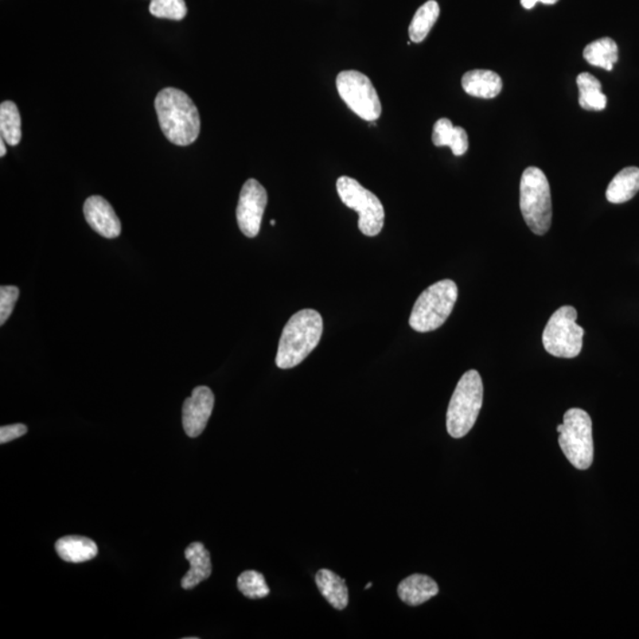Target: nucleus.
Wrapping results in <instances>:
<instances>
[{
    "mask_svg": "<svg viewBox=\"0 0 639 639\" xmlns=\"http://www.w3.org/2000/svg\"><path fill=\"white\" fill-rule=\"evenodd\" d=\"M639 191V169L638 167H626L617 175H614L606 190V200L613 204H623V202L633 200Z\"/></svg>",
    "mask_w": 639,
    "mask_h": 639,
    "instance_id": "nucleus-19",
    "label": "nucleus"
},
{
    "mask_svg": "<svg viewBox=\"0 0 639 639\" xmlns=\"http://www.w3.org/2000/svg\"><path fill=\"white\" fill-rule=\"evenodd\" d=\"M579 88V104L585 111H603L607 104V97L602 92V84L598 79L588 73L580 74L576 77Z\"/></svg>",
    "mask_w": 639,
    "mask_h": 639,
    "instance_id": "nucleus-21",
    "label": "nucleus"
},
{
    "mask_svg": "<svg viewBox=\"0 0 639 639\" xmlns=\"http://www.w3.org/2000/svg\"><path fill=\"white\" fill-rule=\"evenodd\" d=\"M578 313L572 306H564L548 320L543 334V344L549 354L556 358L573 359L583 349L585 330L576 323Z\"/></svg>",
    "mask_w": 639,
    "mask_h": 639,
    "instance_id": "nucleus-7",
    "label": "nucleus"
},
{
    "mask_svg": "<svg viewBox=\"0 0 639 639\" xmlns=\"http://www.w3.org/2000/svg\"><path fill=\"white\" fill-rule=\"evenodd\" d=\"M150 13L157 18L182 21L186 17L185 0H152Z\"/></svg>",
    "mask_w": 639,
    "mask_h": 639,
    "instance_id": "nucleus-25",
    "label": "nucleus"
},
{
    "mask_svg": "<svg viewBox=\"0 0 639 639\" xmlns=\"http://www.w3.org/2000/svg\"><path fill=\"white\" fill-rule=\"evenodd\" d=\"M462 87L467 95L494 99L502 91V80L492 70L475 69L463 75Z\"/></svg>",
    "mask_w": 639,
    "mask_h": 639,
    "instance_id": "nucleus-14",
    "label": "nucleus"
},
{
    "mask_svg": "<svg viewBox=\"0 0 639 639\" xmlns=\"http://www.w3.org/2000/svg\"><path fill=\"white\" fill-rule=\"evenodd\" d=\"M559 446L571 465L586 470L594 463L595 446L592 419L582 408H570L564 416V423L556 428Z\"/></svg>",
    "mask_w": 639,
    "mask_h": 639,
    "instance_id": "nucleus-6",
    "label": "nucleus"
},
{
    "mask_svg": "<svg viewBox=\"0 0 639 639\" xmlns=\"http://www.w3.org/2000/svg\"><path fill=\"white\" fill-rule=\"evenodd\" d=\"M432 143L437 147H450L456 157L466 154L469 148V139L466 130L462 127H455L447 118L439 119L435 123Z\"/></svg>",
    "mask_w": 639,
    "mask_h": 639,
    "instance_id": "nucleus-18",
    "label": "nucleus"
},
{
    "mask_svg": "<svg viewBox=\"0 0 639 639\" xmlns=\"http://www.w3.org/2000/svg\"><path fill=\"white\" fill-rule=\"evenodd\" d=\"M185 558L190 563V570L182 576V587L191 590L211 575V555L204 545L192 543L185 549Z\"/></svg>",
    "mask_w": 639,
    "mask_h": 639,
    "instance_id": "nucleus-13",
    "label": "nucleus"
},
{
    "mask_svg": "<svg viewBox=\"0 0 639 639\" xmlns=\"http://www.w3.org/2000/svg\"><path fill=\"white\" fill-rule=\"evenodd\" d=\"M584 58L594 67L611 72L618 61V45L613 38L604 37L590 43L584 49Z\"/></svg>",
    "mask_w": 639,
    "mask_h": 639,
    "instance_id": "nucleus-20",
    "label": "nucleus"
},
{
    "mask_svg": "<svg viewBox=\"0 0 639 639\" xmlns=\"http://www.w3.org/2000/svg\"><path fill=\"white\" fill-rule=\"evenodd\" d=\"M439 5L436 0H428L417 10L408 27V36L413 43H420L426 40L428 33L437 22L439 17Z\"/></svg>",
    "mask_w": 639,
    "mask_h": 639,
    "instance_id": "nucleus-22",
    "label": "nucleus"
},
{
    "mask_svg": "<svg viewBox=\"0 0 639 639\" xmlns=\"http://www.w3.org/2000/svg\"><path fill=\"white\" fill-rule=\"evenodd\" d=\"M458 288L454 280H442L427 288L412 308L410 326L416 332L428 333L438 329L453 313Z\"/></svg>",
    "mask_w": 639,
    "mask_h": 639,
    "instance_id": "nucleus-5",
    "label": "nucleus"
},
{
    "mask_svg": "<svg viewBox=\"0 0 639 639\" xmlns=\"http://www.w3.org/2000/svg\"><path fill=\"white\" fill-rule=\"evenodd\" d=\"M559 0H521V5L525 9L531 10L537 3L546 4V5H553V4L558 3Z\"/></svg>",
    "mask_w": 639,
    "mask_h": 639,
    "instance_id": "nucleus-28",
    "label": "nucleus"
},
{
    "mask_svg": "<svg viewBox=\"0 0 639 639\" xmlns=\"http://www.w3.org/2000/svg\"><path fill=\"white\" fill-rule=\"evenodd\" d=\"M26 432L27 428L25 424H13V426L2 427L0 428V443H9L11 440L22 437Z\"/></svg>",
    "mask_w": 639,
    "mask_h": 639,
    "instance_id": "nucleus-27",
    "label": "nucleus"
},
{
    "mask_svg": "<svg viewBox=\"0 0 639 639\" xmlns=\"http://www.w3.org/2000/svg\"><path fill=\"white\" fill-rule=\"evenodd\" d=\"M19 296V290L15 286H2L0 288V325H4L13 314L15 301Z\"/></svg>",
    "mask_w": 639,
    "mask_h": 639,
    "instance_id": "nucleus-26",
    "label": "nucleus"
},
{
    "mask_svg": "<svg viewBox=\"0 0 639 639\" xmlns=\"http://www.w3.org/2000/svg\"><path fill=\"white\" fill-rule=\"evenodd\" d=\"M323 332V320L319 311H298L284 326L280 335L276 365L282 369L301 364L319 345Z\"/></svg>",
    "mask_w": 639,
    "mask_h": 639,
    "instance_id": "nucleus-2",
    "label": "nucleus"
},
{
    "mask_svg": "<svg viewBox=\"0 0 639 639\" xmlns=\"http://www.w3.org/2000/svg\"><path fill=\"white\" fill-rule=\"evenodd\" d=\"M275 224H276V221H271V225H272V227H274Z\"/></svg>",
    "mask_w": 639,
    "mask_h": 639,
    "instance_id": "nucleus-31",
    "label": "nucleus"
},
{
    "mask_svg": "<svg viewBox=\"0 0 639 639\" xmlns=\"http://www.w3.org/2000/svg\"><path fill=\"white\" fill-rule=\"evenodd\" d=\"M372 587V583H369L368 585L365 586V590H369V588Z\"/></svg>",
    "mask_w": 639,
    "mask_h": 639,
    "instance_id": "nucleus-30",
    "label": "nucleus"
},
{
    "mask_svg": "<svg viewBox=\"0 0 639 639\" xmlns=\"http://www.w3.org/2000/svg\"><path fill=\"white\" fill-rule=\"evenodd\" d=\"M54 548L62 560L74 564L92 560L99 552L97 545L92 539L76 536L61 537L54 545Z\"/></svg>",
    "mask_w": 639,
    "mask_h": 639,
    "instance_id": "nucleus-17",
    "label": "nucleus"
},
{
    "mask_svg": "<svg viewBox=\"0 0 639 639\" xmlns=\"http://www.w3.org/2000/svg\"><path fill=\"white\" fill-rule=\"evenodd\" d=\"M237 587L249 599H262L270 595L262 573L245 571L237 579Z\"/></svg>",
    "mask_w": 639,
    "mask_h": 639,
    "instance_id": "nucleus-24",
    "label": "nucleus"
},
{
    "mask_svg": "<svg viewBox=\"0 0 639 639\" xmlns=\"http://www.w3.org/2000/svg\"><path fill=\"white\" fill-rule=\"evenodd\" d=\"M337 88L342 101L362 120L373 123L381 115L379 96L371 80L357 70H345L337 77Z\"/></svg>",
    "mask_w": 639,
    "mask_h": 639,
    "instance_id": "nucleus-9",
    "label": "nucleus"
},
{
    "mask_svg": "<svg viewBox=\"0 0 639 639\" xmlns=\"http://www.w3.org/2000/svg\"><path fill=\"white\" fill-rule=\"evenodd\" d=\"M520 209L527 227L537 236L551 229V187L546 175L537 167H528L520 182Z\"/></svg>",
    "mask_w": 639,
    "mask_h": 639,
    "instance_id": "nucleus-3",
    "label": "nucleus"
},
{
    "mask_svg": "<svg viewBox=\"0 0 639 639\" xmlns=\"http://www.w3.org/2000/svg\"><path fill=\"white\" fill-rule=\"evenodd\" d=\"M214 407V395L208 387H198L182 405V428L191 438L205 430Z\"/></svg>",
    "mask_w": 639,
    "mask_h": 639,
    "instance_id": "nucleus-11",
    "label": "nucleus"
},
{
    "mask_svg": "<svg viewBox=\"0 0 639 639\" xmlns=\"http://www.w3.org/2000/svg\"><path fill=\"white\" fill-rule=\"evenodd\" d=\"M160 128L177 146H189L201 133L200 112L191 97L175 88L162 89L155 97Z\"/></svg>",
    "mask_w": 639,
    "mask_h": 639,
    "instance_id": "nucleus-1",
    "label": "nucleus"
},
{
    "mask_svg": "<svg viewBox=\"0 0 639 639\" xmlns=\"http://www.w3.org/2000/svg\"><path fill=\"white\" fill-rule=\"evenodd\" d=\"M320 594L337 610H344L349 605V588L346 582L337 573L322 568L315 575Z\"/></svg>",
    "mask_w": 639,
    "mask_h": 639,
    "instance_id": "nucleus-16",
    "label": "nucleus"
},
{
    "mask_svg": "<svg viewBox=\"0 0 639 639\" xmlns=\"http://www.w3.org/2000/svg\"><path fill=\"white\" fill-rule=\"evenodd\" d=\"M4 142H5V140L2 138V140H0V157H4V155L6 154L5 143H4Z\"/></svg>",
    "mask_w": 639,
    "mask_h": 639,
    "instance_id": "nucleus-29",
    "label": "nucleus"
},
{
    "mask_svg": "<svg viewBox=\"0 0 639 639\" xmlns=\"http://www.w3.org/2000/svg\"><path fill=\"white\" fill-rule=\"evenodd\" d=\"M268 204L266 189L255 179H249L241 187L236 217L241 231L249 239L259 235L264 210Z\"/></svg>",
    "mask_w": 639,
    "mask_h": 639,
    "instance_id": "nucleus-10",
    "label": "nucleus"
},
{
    "mask_svg": "<svg viewBox=\"0 0 639 639\" xmlns=\"http://www.w3.org/2000/svg\"><path fill=\"white\" fill-rule=\"evenodd\" d=\"M483 404L482 378L477 371L463 374L451 397L447 412V428L451 437H465L477 423Z\"/></svg>",
    "mask_w": 639,
    "mask_h": 639,
    "instance_id": "nucleus-4",
    "label": "nucleus"
},
{
    "mask_svg": "<svg viewBox=\"0 0 639 639\" xmlns=\"http://www.w3.org/2000/svg\"><path fill=\"white\" fill-rule=\"evenodd\" d=\"M85 221L93 231L106 239H116L121 233V223L114 209L103 197L92 196L84 202Z\"/></svg>",
    "mask_w": 639,
    "mask_h": 639,
    "instance_id": "nucleus-12",
    "label": "nucleus"
},
{
    "mask_svg": "<svg viewBox=\"0 0 639 639\" xmlns=\"http://www.w3.org/2000/svg\"><path fill=\"white\" fill-rule=\"evenodd\" d=\"M439 587L430 576L412 575L404 579L398 586L401 602L410 606H419L437 595Z\"/></svg>",
    "mask_w": 639,
    "mask_h": 639,
    "instance_id": "nucleus-15",
    "label": "nucleus"
},
{
    "mask_svg": "<svg viewBox=\"0 0 639 639\" xmlns=\"http://www.w3.org/2000/svg\"><path fill=\"white\" fill-rule=\"evenodd\" d=\"M337 191L347 208L359 213L358 227L360 231L369 237L379 235L385 221V210L379 198L360 185L356 179L347 175L338 179Z\"/></svg>",
    "mask_w": 639,
    "mask_h": 639,
    "instance_id": "nucleus-8",
    "label": "nucleus"
},
{
    "mask_svg": "<svg viewBox=\"0 0 639 639\" xmlns=\"http://www.w3.org/2000/svg\"><path fill=\"white\" fill-rule=\"evenodd\" d=\"M0 133L10 146H17L22 140V119L17 106L4 101L0 106Z\"/></svg>",
    "mask_w": 639,
    "mask_h": 639,
    "instance_id": "nucleus-23",
    "label": "nucleus"
}]
</instances>
